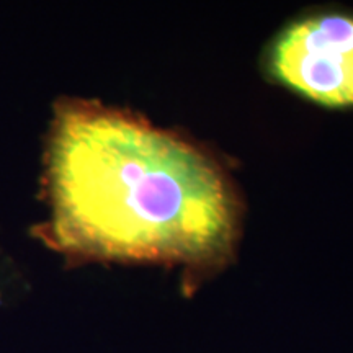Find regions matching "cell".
Here are the masks:
<instances>
[{
  "mask_svg": "<svg viewBox=\"0 0 353 353\" xmlns=\"http://www.w3.org/2000/svg\"><path fill=\"white\" fill-rule=\"evenodd\" d=\"M39 239L76 260L211 268L231 255L239 203L196 145L139 114L64 99L44 149Z\"/></svg>",
  "mask_w": 353,
  "mask_h": 353,
  "instance_id": "6da1fadb",
  "label": "cell"
},
{
  "mask_svg": "<svg viewBox=\"0 0 353 353\" xmlns=\"http://www.w3.org/2000/svg\"><path fill=\"white\" fill-rule=\"evenodd\" d=\"M268 69L298 95L330 108L353 107V17H307L285 28Z\"/></svg>",
  "mask_w": 353,
  "mask_h": 353,
  "instance_id": "7a4b0ae2",
  "label": "cell"
}]
</instances>
